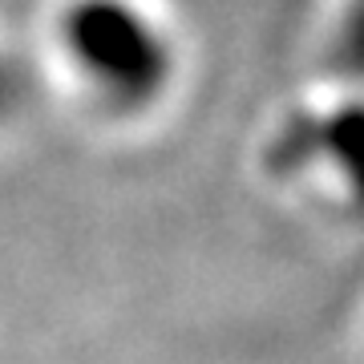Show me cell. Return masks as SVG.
Wrapping results in <instances>:
<instances>
[{
    "instance_id": "3",
    "label": "cell",
    "mask_w": 364,
    "mask_h": 364,
    "mask_svg": "<svg viewBox=\"0 0 364 364\" xmlns=\"http://www.w3.org/2000/svg\"><path fill=\"white\" fill-rule=\"evenodd\" d=\"M328 65L352 93H364V0H344L328 41Z\"/></svg>"
},
{
    "instance_id": "2",
    "label": "cell",
    "mask_w": 364,
    "mask_h": 364,
    "mask_svg": "<svg viewBox=\"0 0 364 364\" xmlns=\"http://www.w3.org/2000/svg\"><path fill=\"white\" fill-rule=\"evenodd\" d=\"M267 166L275 174L316 170L356 215H364V93L287 114L267 142Z\"/></svg>"
},
{
    "instance_id": "1",
    "label": "cell",
    "mask_w": 364,
    "mask_h": 364,
    "mask_svg": "<svg viewBox=\"0 0 364 364\" xmlns=\"http://www.w3.org/2000/svg\"><path fill=\"white\" fill-rule=\"evenodd\" d=\"M53 41L81 85L117 114L154 109L178 81L174 33L142 0H61Z\"/></svg>"
},
{
    "instance_id": "4",
    "label": "cell",
    "mask_w": 364,
    "mask_h": 364,
    "mask_svg": "<svg viewBox=\"0 0 364 364\" xmlns=\"http://www.w3.org/2000/svg\"><path fill=\"white\" fill-rule=\"evenodd\" d=\"M16 109H21V73H16V65L0 53V122H9Z\"/></svg>"
}]
</instances>
